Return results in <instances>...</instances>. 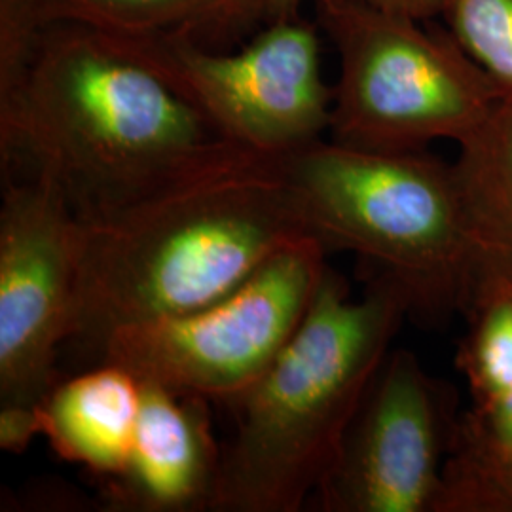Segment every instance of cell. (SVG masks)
Here are the masks:
<instances>
[{
	"label": "cell",
	"instance_id": "cell-19",
	"mask_svg": "<svg viewBox=\"0 0 512 512\" xmlns=\"http://www.w3.org/2000/svg\"><path fill=\"white\" fill-rule=\"evenodd\" d=\"M260 6H264L266 12H287L289 8H293L294 4H298L300 0H256Z\"/></svg>",
	"mask_w": 512,
	"mask_h": 512
},
{
	"label": "cell",
	"instance_id": "cell-13",
	"mask_svg": "<svg viewBox=\"0 0 512 512\" xmlns=\"http://www.w3.org/2000/svg\"><path fill=\"white\" fill-rule=\"evenodd\" d=\"M458 370L471 391L446 467L490 465L512 456V291L476 294Z\"/></svg>",
	"mask_w": 512,
	"mask_h": 512
},
{
	"label": "cell",
	"instance_id": "cell-2",
	"mask_svg": "<svg viewBox=\"0 0 512 512\" xmlns=\"http://www.w3.org/2000/svg\"><path fill=\"white\" fill-rule=\"evenodd\" d=\"M306 236L277 158L247 156L175 184L86 226L71 342L99 353L120 327L207 306Z\"/></svg>",
	"mask_w": 512,
	"mask_h": 512
},
{
	"label": "cell",
	"instance_id": "cell-3",
	"mask_svg": "<svg viewBox=\"0 0 512 512\" xmlns=\"http://www.w3.org/2000/svg\"><path fill=\"white\" fill-rule=\"evenodd\" d=\"M406 294L372 275L361 298L330 270L302 327L228 408L211 512H298L317 492L404 319Z\"/></svg>",
	"mask_w": 512,
	"mask_h": 512
},
{
	"label": "cell",
	"instance_id": "cell-5",
	"mask_svg": "<svg viewBox=\"0 0 512 512\" xmlns=\"http://www.w3.org/2000/svg\"><path fill=\"white\" fill-rule=\"evenodd\" d=\"M338 55L330 139L382 152L459 145L503 99L448 31L366 0H313Z\"/></svg>",
	"mask_w": 512,
	"mask_h": 512
},
{
	"label": "cell",
	"instance_id": "cell-6",
	"mask_svg": "<svg viewBox=\"0 0 512 512\" xmlns=\"http://www.w3.org/2000/svg\"><path fill=\"white\" fill-rule=\"evenodd\" d=\"M327 253L313 236L298 239L207 306L114 330L99 363L124 366L141 384L228 406L302 327L329 272Z\"/></svg>",
	"mask_w": 512,
	"mask_h": 512
},
{
	"label": "cell",
	"instance_id": "cell-4",
	"mask_svg": "<svg viewBox=\"0 0 512 512\" xmlns=\"http://www.w3.org/2000/svg\"><path fill=\"white\" fill-rule=\"evenodd\" d=\"M306 232L393 281L410 317L440 323L469 313L473 243L454 164L427 150L382 152L319 139L277 158Z\"/></svg>",
	"mask_w": 512,
	"mask_h": 512
},
{
	"label": "cell",
	"instance_id": "cell-8",
	"mask_svg": "<svg viewBox=\"0 0 512 512\" xmlns=\"http://www.w3.org/2000/svg\"><path fill=\"white\" fill-rule=\"evenodd\" d=\"M160 44L179 90L228 143L281 158L325 139L332 88L306 21L279 18L236 54L209 52L186 35Z\"/></svg>",
	"mask_w": 512,
	"mask_h": 512
},
{
	"label": "cell",
	"instance_id": "cell-11",
	"mask_svg": "<svg viewBox=\"0 0 512 512\" xmlns=\"http://www.w3.org/2000/svg\"><path fill=\"white\" fill-rule=\"evenodd\" d=\"M266 14L256 0H0V63L40 31L78 25L112 35L198 38Z\"/></svg>",
	"mask_w": 512,
	"mask_h": 512
},
{
	"label": "cell",
	"instance_id": "cell-1",
	"mask_svg": "<svg viewBox=\"0 0 512 512\" xmlns=\"http://www.w3.org/2000/svg\"><path fill=\"white\" fill-rule=\"evenodd\" d=\"M247 156L179 90L160 38L57 25L0 63L4 175L50 181L86 226Z\"/></svg>",
	"mask_w": 512,
	"mask_h": 512
},
{
	"label": "cell",
	"instance_id": "cell-17",
	"mask_svg": "<svg viewBox=\"0 0 512 512\" xmlns=\"http://www.w3.org/2000/svg\"><path fill=\"white\" fill-rule=\"evenodd\" d=\"M37 437H42L38 403H0V450L19 456Z\"/></svg>",
	"mask_w": 512,
	"mask_h": 512
},
{
	"label": "cell",
	"instance_id": "cell-14",
	"mask_svg": "<svg viewBox=\"0 0 512 512\" xmlns=\"http://www.w3.org/2000/svg\"><path fill=\"white\" fill-rule=\"evenodd\" d=\"M452 164L475 253L476 294L512 291V97L459 143Z\"/></svg>",
	"mask_w": 512,
	"mask_h": 512
},
{
	"label": "cell",
	"instance_id": "cell-7",
	"mask_svg": "<svg viewBox=\"0 0 512 512\" xmlns=\"http://www.w3.org/2000/svg\"><path fill=\"white\" fill-rule=\"evenodd\" d=\"M454 397L408 349H391L313 503L323 512H439L458 429Z\"/></svg>",
	"mask_w": 512,
	"mask_h": 512
},
{
	"label": "cell",
	"instance_id": "cell-18",
	"mask_svg": "<svg viewBox=\"0 0 512 512\" xmlns=\"http://www.w3.org/2000/svg\"><path fill=\"white\" fill-rule=\"evenodd\" d=\"M366 2L382 8L385 12L418 19V21H427L440 16L446 4V0H366Z\"/></svg>",
	"mask_w": 512,
	"mask_h": 512
},
{
	"label": "cell",
	"instance_id": "cell-15",
	"mask_svg": "<svg viewBox=\"0 0 512 512\" xmlns=\"http://www.w3.org/2000/svg\"><path fill=\"white\" fill-rule=\"evenodd\" d=\"M440 18L503 99L512 97V0H446Z\"/></svg>",
	"mask_w": 512,
	"mask_h": 512
},
{
	"label": "cell",
	"instance_id": "cell-12",
	"mask_svg": "<svg viewBox=\"0 0 512 512\" xmlns=\"http://www.w3.org/2000/svg\"><path fill=\"white\" fill-rule=\"evenodd\" d=\"M143 384L114 363L63 376L38 403L42 437L59 459L109 480L128 459Z\"/></svg>",
	"mask_w": 512,
	"mask_h": 512
},
{
	"label": "cell",
	"instance_id": "cell-10",
	"mask_svg": "<svg viewBox=\"0 0 512 512\" xmlns=\"http://www.w3.org/2000/svg\"><path fill=\"white\" fill-rule=\"evenodd\" d=\"M220 459L207 399L143 384L128 459L103 480L105 511H209Z\"/></svg>",
	"mask_w": 512,
	"mask_h": 512
},
{
	"label": "cell",
	"instance_id": "cell-9",
	"mask_svg": "<svg viewBox=\"0 0 512 512\" xmlns=\"http://www.w3.org/2000/svg\"><path fill=\"white\" fill-rule=\"evenodd\" d=\"M0 207V403L37 404L63 376L84 222L54 184L4 175Z\"/></svg>",
	"mask_w": 512,
	"mask_h": 512
},
{
	"label": "cell",
	"instance_id": "cell-16",
	"mask_svg": "<svg viewBox=\"0 0 512 512\" xmlns=\"http://www.w3.org/2000/svg\"><path fill=\"white\" fill-rule=\"evenodd\" d=\"M439 512H512V456L490 465L446 467Z\"/></svg>",
	"mask_w": 512,
	"mask_h": 512
}]
</instances>
